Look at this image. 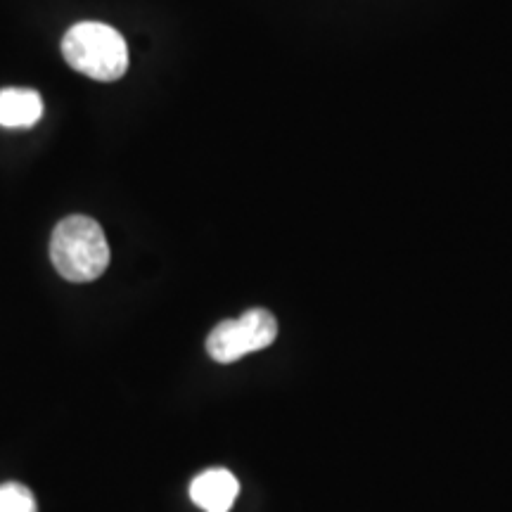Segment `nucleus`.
Here are the masks:
<instances>
[{
  "mask_svg": "<svg viewBox=\"0 0 512 512\" xmlns=\"http://www.w3.org/2000/svg\"><path fill=\"white\" fill-rule=\"evenodd\" d=\"M278 320L266 309H249L235 320H221L207 337V354L216 363H235L242 356L271 347Z\"/></svg>",
  "mask_w": 512,
  "mask_h": 512,
  "instance_id": "3",
  "label": "nucleus"
},
{
  "mask_svg": "<svg viewBox=\"0 0 512 512\" xmlns=\"http://www.w3.org/2000/svg\"><path fill=\"white\" fill-rule=\"evenodd\" d=\"M43 117V100L29 88H3L0 91V126L31 128Z\"/></svg>",
  "mask_w": 512,
  "mask_h": 512,
  "instance_id": "5",
  "label": "nucleus"
},
{
  "mask_svg": "<svg viewBox=\"0 0 512 512\" xmlns=\"http://www.w3.org/2000/svg\"><path fill=\"white\" fill-rule=\"evenodd\" d=\"M50 259L69 283H93L110 266V245L98 221L67 216L53 230Z\"/></svg>",
  "mask_w": 512,
  "mask_h": 512,
  "instance_id": "1",
  "label": "nucleus"
},
{
  "mask_svg": "<svg viewBox=\"0 0 512 512\" xmlns=\"http://www.w3.org/2000/svg\"><path fill=\"white\" fill-rule=\"evenodd\" d=\"M0 512H38L36 498L19 482L0 484Z\"/></svg>",
  "mask_w": 512,
  "mask_h": 512,
  "instance_id": "6",
  "label": "nucleus"
},
{
  "mask_svg": "<svg viewBox=\"0 0 512 512\" xmlns=\"http://www.w3.org/2000/svg\"><path fill=\"white\" fill-rule=\"evenodd\" d=\"M240 494V482L226 467H211L192 479L190 498L204 512H230Z\"/></svg>",
  "mask_w": 512,
  "mask_h": 512,
  "instance_id": "4",
  "label": "nucleus"
},
{
  "mask_svg": "<svg viewBox=\"0 0 512 512\" xmlns=\"http://www.w3.org/2000/svg\"><path fill=\"white\" fill-rule=\"evenodd\" d=\"M62 55L74 72L95 81H117L128 69L124 36L102 22L74 24L62 38Z\"/></svg>",
  "mask_w": 512,
  "mask_h": 512,
  "instance_id": "2",
  "label": "nucleus"
}]
</instances>
